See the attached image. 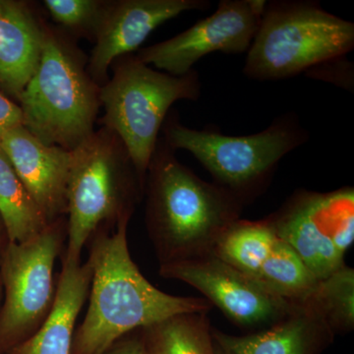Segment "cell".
<instances>
[{"instance_id": "obj_1", "label": "cell", "mask_w": 354, "mask_h": 354, "mask_svg": "<svg viewBox=\"0 0 354 354\" xmlns=\"http://www.w3.org/2000/svg\"><path fill=\"white\" fill-rule=\"evenodd\" d=\"M125 214L113 234L95 235L91 249L93 278L88 307L73 339L72 354H104L121 337L171 317L208 313L206 298L174 297L158 290L141 274L128 248Z\"/></svg>"}, {"instance_id": "obj_2", "label": "cell", "mask_w": 354, "mask_h": 354, "mask_svg": "<svg viewBox=\"0 0 354 354\" xmlns=\"http://www.w3.org/2000/svg\"><path fill=\"white\" fill-rule=\"evenodd\" d=\"M146 225L160 264L214 254L244 205L179 162L160 137L147 171Z\"/></svg>"}, {"instance_id": "obj_3", "label": "cell", "mask_w": 354, "mask_h": 354, "mask_svg": "<svg viewBox=\"0 0 354 354\" xmlns=\"http://www.w3.org/2000/svg\"><path fill=\"white\" fill-rule=\"evenodd\" d=\"M74 39L46 21L38 68L18 102L28 131L46 145L70 152L94 133L102 106L101 87Z\"/></svg>"}, {"instance_id": "obj_4", "label": "cell", "mask_w": 354, "mask_h": 354, "mask_svg": "<svg viewBox=\"0 0 354 354\" xmlns=\"http://www.w3.org/2000/svg\"><path fill=\"white\" fill-rule=\"evenodd\" d=\"M160 132L172 150L189 152L211 174L214 183L230 191L243 205L265 189L286 156L310 139V132L295 113L277 116L255 134L230 136L216 127H185L178 113L171 111Z\"/></svg>"}, {"instance_id": "obj_5", "label": "cell", "mask_w": 354, "mask_h": 354, "mask_svg": "<svg viewBox=\"0 0 354 354\" xmlns=\"http://www.w3.org/2000/svg\"><path fill=\"white\" fill-rule=\"evenodd\" d=\"M353 48V23L328 12L320 2L271 0L247 51L243 74L252 80H285Z\"/></svg>"}, {"instance_id": "obj_6", "label": "cell", "mask_w": 354, "mask_h": 354, "mask_svg": "<svg viewBox=\"0 0 354 354\" xmlns=\"http://www.w3.org/2000/svg\"><path fill=\"white\" fill-rule=\"evenodd\" d=\"M71 153L64 261L81 262L84 246L99 228L133 214L144 186L127 147L108 128L95 130Z\"/></svg>"}, {"instance_id": "obj_7", "label": "cell", "mask_w": 354, "mask_h": 354, "mask_svg": "<svg viewBox=\"0 0 354 354\" xmlns=\"http://www.w3.org/2000/svg\"><path fill=\"white\" fill-rule=\"evenodd\" d=\"M111 68L113 77L100 90L104 111L100 123L127 147L145 188L149 164L165 118L176 102L201 97L200 74L193 69L185 75H171L144 64L134 53L114 60Z\"/></svg>"}, {"instance_id": "obj_8", "label": "cell", "mask_w": 354, "mask_h": 354, "mask_svg": "<svg viewBox=\"0 0 354 354\" xmlns=\"http://www.w3.org/2000/svg\"><path fill=\"white\" fill-rule=\"evenodd\" d=\"M64 218L22 243L7 242L1 253L0 346L17 348L43 325L55 302L53 270L64 246Z\"/></svg>"}, {"instance_id": "obj_9", "label": "cell", "mask_w": 354, "mask_h": 354, "mask_svg": "<svg viewBox=\"0 0 354 354\" xmlns=\"http://www.w3.org/2000/svg\"><path fill=\"white\" fill-rule=\"evenodd\" d=\"M318 281L344 266L354 241V189L298 190L265 218Z\"/></svg>"}, {"instance_id": "obj_10", "label": "cell", "mask_w": 354, "mask_h": 354, "mask_svg": "<svg viewBox=\"0 0 354 354\" xmlns=\"http://www.w3.org/2000/svg\"><path fill=\"white\" fill-rule=\"evenodd\" d=\"M265 4L266 0H221L212 15L167 41L140 48L137 57L165 73L183 76L211 53H246L259 27Z\"/></svg>"}, {"instance_id": "obj_11", "label": "cell", "mask_w": 354, "mask_h": 354, "mask_svg": "<svg viewBox=\"0 0 354 354\" xmlns=\"http://www.w3.org/2000/svg\"><path fill=\"white\" fill-rule=\"evenodd\" d=\"M214 254L266 290L295 304L305 301L319 283L265 218L235 221L221 237Z\"/></svg>"}, {"instance_id": "obj_12", "label": "cell", "mask_w": 354, "mask_h": 354, "mask_svg": "<svg viewBox=\"0 0 354 354\" xmlns=\"http://www.w3.org/2000/svg\"><path fill=\"white\" fill-rule=\"evenodd\" d=\"M160 274L188 283L237 325H274L298 304L277 297L215 254L162 263Z\"/></svg>"}, {"instance_id": "obj_13", "label": "cell", "mask_w": 354, "mask_h": 354, "mask_svg": "<svg viewBox=\"0 0 354 354\" xmlns=\"http://www.w3.org/2000/svg\"><path fill=\"white\" fill-rule=\"evenodd\" d=\"M209 0H109L87 69L100 87L108 82L114 60L132 55L158 27L188 11H204Z\"/></svg>"}, {"instance_id": "obj_14", "label": "cell", "mask_w": 354, "mask_h": 354, "mask_svg": "<svg viewBox=\"0 0 354 354\" xmlns=\"http://www.w3.org/2000/svg\"><path fill=\"white\" fill-rule=\"evenodd\" d=\"M0 148L48 223L64 218L71 152L46 145L23 125L6 132L0 140Z\"/></svg>"}, {"instance_id": "obj_15", "label": "cell", "mask_w": 354, "mask_h": 354, "mask_svg": "<svg viewBox=\"0 0 354 354\" xmlns=\"http://www.w3.org/2000/svg\"><path fill=\"white\" fill-rule=\"evenodd\" d=\"M44 23L29 2L0 0V90L16 104L38 68Z\"/></svg>"}, {"instance_id": "obj_16", "label": "cell", "mask_w": 354, "mask_h": 354, "mask_svg": "<svg viewBox=\"0 0 354 354\" xmlns=\"http://www.w3.org/2000/svg\"><path fill=\"white\" fill-rule=\"evenodd\" d=\"M212 335L227 354H320L335 337L323 317L306 301L298 304L271 329L234 335L212 328Z\"/></svg>"}, {"instance_id": "obj_17", "label": "cell", "mask_w": 354, "mask_h": 354, "mask_svg": "<svg viewBox=\"0 0 354 354\" xmlns=\"http://www.w3.org/2000/svg\"><path fill=\"white\" fill-rule=\"evenodd\" d=\"M92 278L88 258L84 264L64 261L50 315L12 354H72L77 318L88 299Z\"/></svg>"}, {"instance_id": "obj_18", "label": "cell", "mask_w": 354, "mask_h": 354, "mask_svg": "<svg viewBox=\"0 0 354 354\" xmlns=\"http://www.w3.org/2000/svg\"><path fill=\"white\" fill-rule=\"evenodd\" d=\"M0 218L8 242L22 243L50 223L0 148Z\"/></svg>"}, {"instance_id": "obj_19", "label": "cell", "mask_w": 354, "mask_h": 354, "mask_svg": "<svg viewBox=\"0 0 354 354\" xmlns=\"http://www.w3.org/2000/svg\"><path fill=\"white\" fill-rule=\"evenodd\" d=\"M147 354H216L208 313L180 314L142 329Z\"/></svg>"}, {"instance_id": "obj_20", "label": "cell", "mask_w": 354, "mask_h": 354, "mask_svg": "<svg viewBox=\"0 0 354 354\" xmlns=\"http://www.w3.org/2000/svg\"><path fill=\"white\" fill-rule=\"evenodd\" d=\"M305 301L323 317L335 333L349 332L354 327V271L344 265L334 274L319 281Z\"/></svg>"}, {"instance_id": "obj_21", "label": "cell", "mask_w": 354, "mask_h": 354, "mask_svg": "<svg viewBox=\"0 0 354 354\" xmlns=\"http://www.w3.org/2000/svg\"><path fill=\"white\" fill-rule=\"evenodd\" d=\"M51 19L72 38L95 41L109 0H44Z\"/></svg>"}, {"instance_id": "obj_22", "label": "cell", "mask_w": 354, "mask_h": 354, "mask_svg": "<svg viewBox=\"0 0 354 354\" xmlns=\"http://www.w3.org/2000/svg\"><path fill=\"white\" fill-rule=\"evenodd\" d=\"M305 75L316 80L333 84L348 92L354 90V64L348 55L330 58L305 72Z\"/></svg>"}, {"instance_id": "obj_23", "label": "cell", "mask_w": 354, "mask_h": 354, "mask_svg": "<svg viewBox=\"0 0 354 354\" xmlns=\"http://www.w3.org/2000/svg\"><path fill=\"white\" fill-rule=\"evenodd\" d=\"M20 106L0 91V140L9 130L22 125Z\"/></svg>"}, {"instance_id": "obj_24", "label": "cell", "mask_w": 354, "mask_h": 354, "mask_svg": "<svg viewBox=\"0 0 354 354\" xmlns=\"http://www.w3.org/2000/svg\"><path fill=\"white\" fill-rule=\"evenodd\" d=\"M104 354H147L143 339L131 337L124 341L115 342Z\"/></svg>"}, {"instance_id": "obj_25", "label": "cell", "mask_w": 354, "mask_h": 354, "mask_svg": "<svg viewBox=\"0 0 354 354\" xmlns=\"http://www.w3.org/2000/svg\"><path fill=\"white\" fill-rule=\"evenodd\" d=\"M6 236V228H4L3 223H2L1 218H0V246H1L2 241H3V237Z\"/></svg>"}, {"instance_id": "obj_26", "label": "cell", "mask_w": 354, "mask_h": 354, "mask_svg": "<svg viewBox=\"0 0 354 354\" xmlns=\"http://www.w3.org/2000/svg\"><path fill=\"white\" fill-rule=\"evenodd\" d=\"M215 342V341H214ZM215 348H216V354H227V353H225V351H223V349H221L220 348V346H218V344H216L215 342Z\"/></svg>"}, {"instance_id": "obj_27", "label": "cell", "mask_w": 354, "mask_h": 354, "mask_svg": "<svg viewBox=\"0 0 354 354\" xmlns=\"http://www.w3.org/2000/svg\"><path fill=\"white\" fill-rule=\"evenodd\" d=\"M1 298H2V286H1V283H0V301H1Z\"/></svg>"}]
</instances>
